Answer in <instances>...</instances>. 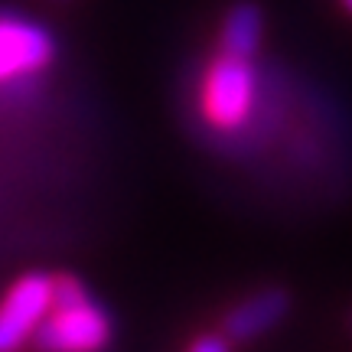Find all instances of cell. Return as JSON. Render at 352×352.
Instances as JSON below:
<instances>
[{"label":"cell","mask_w":352,"mask_h":352,"mask_svg":"<svg viewBox=\"0 0 352 352\" xmlns=\"http://www.w3.org/2000/svg\"><path fill=\"white\" fill-rule=\"evenodd\" d=\"M264 43V7L258 0H235L219 26V52L235 59H254Z\"/></svg>","instance_id":"obj_6"},{"label":"cell","mask_w":352,"mask_h":352,"mask_svg":"<svg viewBox=\"0 0 352 352\" xmlns=\"http://www.w3.org/2000/svg\"><path fill=\"white\" fill-rule=\"evenodd\" d=\"M254 104L252 59H235L219 52L202 82V111L219 131H235L248 121Z\"/></svg>","instance_id":"obj_2"},{"label":"cell","mask_w":352,"mask_h":352,"mask_svg":"<svg viewBox=\"0 0 352 352\" xmlns=\"http://www.w3.org/2000/svg\"><path fill=\"white\" fill-rule=\"evenodd\" d=\"M342 7H346V10L352 13V0H342Z\"/></svg>","instance_id":"obj_8"},{"label":"cell","mask_w":352,"mask_h":352,"mask_svg":"<svg viewBox=\"0 0 352 352\" xmlns=\"http://www.w3.org/2000/svg\"><path fill=\"white\" fill-rule=\"evenodd\" d=\"M294 310V294L284 284H267V287L248 294L222 316V336L228 342H252L277 329Z\"/></svg>","instance_id":"obj_5"},{"label":"cell","mask_w":352,"mask_h":352,"mask_svg":"<svg viewBox=\"0 0 352 352\" xmlns=\"http://www.w3.org/2000/svg\"><path fill=\"white\" fill-rule=\"evenodd\" d=\"M228 346H232V342H228L226 336H222V329H219V333H202V336H196L186 352H228Z\"/></svg>","instance_id":"obj_7"},{"label":"cell","mask_w":352,"mask_h":352,"mask_svg":"<svg viewBox=\"0 0 352 352\" xmlns=\"http://www.w3.org/2000/svg\"><path fill=\"white\" fill-rule=\"evenodd\" d=\"M56 63V39L43 23L0 13V82L36 76Z\"/></svg>","instance_id":"obj_4"},{"label":"cell","mask_w":352,"mask_h":352,"mask_svg":"<svg viewBox=\"0 0 352 352\" xmlns=\"http://www.w3.org/2000/svg\"><path fill=\"white\" fill-rule=\"evenodd\" d=\"M111 316L88 297L85 280L69 271L52 274V310L39 323L33 346L43 352H104Z\"/></svg>","instance_id":"obj_1"},{"label":"cell","mask_w":352,"mask_h":352,"mask_svg":"<svg viewBox=\"0 0 352 352\" xmlns=\"http://www.w3.org/2000/svg\"><path fill=\"white\" fill-rule=\"evenodd\" d=\"M52 310V274L30 271L16 277L0 300V352H20L33 342L39 323Z\"/></svg>","instance_id":"obj_3"},{"label":"cell","mask_w":352,"mask_h":352,"mask_svg":"<svg viewBox=\"0 0 352 352\" xmlns=\"http://www.w3.org/2000/svg\"><path fill=\"white\" fill-rule=\"evenodd\" d=\"M346 323H349V329H352V310H349V314H346Z\"/></svg>","instance_id":"obj_9"}]
</instances>
